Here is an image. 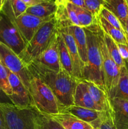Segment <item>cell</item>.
<instances>
[{"label": "cell", "instance_id": "cell-1", "mask_svg": "<svg viewBox=\"0 0 128 129\" xmlns=\"http://www.w3.org/2000/svg\"><path fill=\"white\" fill-rule=\"evenodd\" d=\"M29 71L40 78L51 89L61 109L74 105V96L79 79L68 74L63 68L58 72L46 69L35 62L27 66Z\"/></svg>", "mask_w": 128, "mask_h": 129}, {"label": "cell", "instance_id": "cell-2", "mask_svg": "<svg viewBox=\"0 0 128 129\" xmlns=\"http://www.w3.org/2000/svg\"><path fill=\"white\" fill-rule=\"evenodd\" d=\"M99 28L97 20L94 25L84 28L87 39V62L82 69V79L92 82L105 90L99 48Z\"/></svg>", "mask_w": 128, "mask_h": 129}, {"label": "cell", "instance_id": "cell-3", "mask_svg": "<svg viewBox=\"0 0 128 129\" xmlns=\"http://www.w3.org/2000/svg\"><path fill=\"white\" fill-rule=\"evenodd\" d=\"M57 34V24L54 16L43 24L18 55L25 65L27 66L42 54L48 47Z\"/></svg>", "mask_w": 128, "mask_h": 129}, {"label": "cell", "instance_id": "cell-4", "mask_svg": "<svg viewBox=\"0 0 128 129\" xmlns=\"http://www.w3.org/2000/svg\"><path fill=\"white\" fill-rule=\"evenodd\" d=\"M30 74L28 91L33 107L40 113L49 115L60 113V106L51 89L40 78Z\"/></svg>", "mask_w": 128, "mask_h": 129}, {"label": "cell", "instance_id": "cell-5", "mask_svg": "<svg viewBox=\"0 0 128 129\" xmlns=\"http://www.w3.org/2000/svg\"><path fill=\"white\" fill-rule=\"evenodd\" d=\"M8 129H36L35 108H18L13 104L0 103Z\"/></svg>", "mask_w": 128, "mask_h": 129}, {"label": "cell", "instance_id": "cell-6", "mask_svg": "<svg viewBox=\"0 0 128 129\" xmlns=\"http://www.w3.org/2000/svg\"><path fill=\"white\" fill-rule=\"evenodd\" d=\"M0 42L8 47L18 55L27 45L13 21L2 11L0 14Z\"/></svg>", "mask_w": 128, "mask_h": 129}, {"label": "cell", "instance_id": "cell-7", "mask_svg": "<svg viewBox=\"0 0 128 129\" xmlns=\"http://www.w3.org/2000/svg\"><path fill=\"white\" fill-rule=\"evenodd\" d=\"M99 43L102 57L103 80L104 88L107 94L116 87L120 76V68L115 64L105 46L104 32L99 26Z\"/></svg>", "mask_w": 128, "mask_h": 129}, {"label": "cell", "instance_id": "cell-8", "mask_svg": "<svg viewBox=\"0 0 128 129\" xmlns=\"http://www.w3.org/2000/svg\"><path fill=\"white\" fill-rule=\"evenodd\" d=\"M1 11L13 21L26 44L31 40L33 37L42 26L43 24L55 16L48 18H40L34 15L25 13L18 18H15L7 1H6Z\"/></svg>", "mask_w": 128, "mask_h": 129}, {"label": "cell", "instance_id": "cell-9", "mask_svg": "<svg viewBox=\"0 0 128 129\" xmlns=\"http://www.w3.org/2000/svg\"><path fill=\"white\" fill-rule=\"evenodd\" d=\"M1 62L10 71L16 74L28 89L30 74L27 66L25 65L18 55L11 49L0 42Z\"/></svg>", "mask_w": 128, "mask_h": 129}, {"label": "cell", "instance_id": "cell-10", "mask_svg": "<svg viewBox=\"0 0 128 129\" xmlns=\"http://www.w3.org/2000/svg\"><path fill=\"white\" fill-rule=\"evenodd\" d=\"M8 78L12 94L9 98L13 104L18 108H27L33 107L30 93L21 79L15 74L8 70Z\"/></svg>", "mask_w": 128, "mask_h": 129}, {"label": "cell", "instance_id": "cell-11", "mask_svg": "<svg viewBox=\"0 0 128 129\" xmlns=\"http://www.w3.org/2000/svg\"><path fill=\"white\" fill-rule=\"evenodd\" d=\"M58 31L63 39L70 54L72 63L74 77L79 80L82 79V64L80 60L75 40L70 28L69 26L58 28Z\"/></svg>", "mask_w": 128, "mask_h": 129}, {"label": "cell", "instance_id": "cell-12", "mask_svg": "<svg viewBox=\"0 0 128 129\" xmlns=\"http://www.w3.org/2000/svg\"><path fill=\"white\" fill-rule=\"evenodd\" d=\"M46 69L58 72L61 69L60 62L58 44V34L48 47L33 62Z\"/></svg>", "mask_w": 128, "mask_h": 129}, {"label": "cell", "instance_id": "cell-13", "mask_svg": "<svg viewBox=\"0 0 128 129\" xmlns=\"http://www.w3.org/2000/svg\"><path fill=\"white\" fill-rule=\"evenodd\" d=\"M112 120L115 129H128V101L119 98H109Z\"/></svg>", "mask_w": 128, "mask_h": 129}, {"label": "cell", "instance_id": "cell-14", "mask_svg": "<svg viewBox=\"0 0 128 129\" xmlns=\"http://www.w3.org/2000/svg\"><path fill=\"white\" fill-rule=\"evenodd\" d=\"M61 112H67L85 122L90 123L94 128L97 127L107 112H100L84 107L71 105L61 109Z\"/></svg>", "mask_w": 128, "mask_h": 129}, {"label": "cell", "instance_id": "cell-15", "mask_svg": "<svg viewBox=\"0 0 128 129\" xmlns=\"http://www.w3.org/2000/svg\"><path fill=\"white\" fill-rule=\"evenodd\" d=\"M74 105L103 112L94 102L83 79L78 81L74 96Z\"/></svg>", "mask_w": 128, "mask_h": 129}, {"label": "cell", "instance_id": "cell-16", "mask_svg": "<svg viewBox=\"0 0 128 129\" xmlns=\"http://www.w3.org/2000/svg\"><path fill=\"white\" fill-rule=\"evenodd\" d=\"M86 84L90 95L94 103L104 112L111 114V107L110 100L104 89L99 87L97 84L83 79Z\"/></svg>", "mask_w": 128, "mask_h": 129}, {"label": "cell", "instance_id": "cell-17", "mask_svg": "<svg viewBox=\"0 0 128 129\" xmlns=\"http://www.w3.org/2000/svg\"><path fill=\"white\" fill-rule=\"evenodd\" d=\"M50 116L65 129H95L90 123L84 122L67 112H60L57 114Z\"/></svg>", "mask_w": 128, "mask_h": 129}, {"label": "cell", "instance_id": "cell-18", "mask_svg": "<svg viewBox=\"0 0 128 129\" xmlns=\"http://www.w3.org/2000/svg\"><path fill=\"white\" fill-rule=\"evenodd\" d=\"M69 28L72 33L82 67L84 68L87 62V45L86 34L85 30L84 28L79 26H75V25L69 26Z\"/></svg>", "mask_w": 128, "mask_h": 129}, {"label": "cell", "instance_id": "cell-19", "mask_svg": "<svg viewBox=\"0 0 128 129\" xmlns=\"http://www.w3.org/2000/svg\"><path fill=\"white\" fill-rule=\"evenodd\" d=\"M58 8L54 0H45L43 2L28 8L26 13L40 18L53 17Z\"/></svg>", "mask_w": 128, "mask_h": 129}, {"label": "cell", "instance_id": "cell-20", "mask_svg": "<svg viewBox=\"0 0 128 129\" xmlns=\"http://www.w3.org/2000/svg\"><path fill=\"white\" fill-rule=\"evenodd\" d=\"M104 7L107 9L118 18L124 30L128 20V6L125 0H104Z\"/></svg>", "mask_w": 128, "mask_h": 129}, {"label": "cell", "instance_id": "cell-21", "mask_svg": "<svg viewBox=\"0 0 128 129\" xmlns=\"http://www.w3.org/2000/svg\"><path fill=\"white\" fill-rule=\"evenodd\" d=\"M97 20L98 25L104 33L110 37L117 44H128V40L125 33L110 25L100 15L97 18Z\"/></svg>", "mask_w": 128, "mask_h": 129}, {"label": "cell", "instance_id": "cell-22", "mask_svg": "<svg viewBox=\"0 0 128 129\" xmlns=\"http://www.w3.org/2000/svg\"><path fill=\"white\" fill-rule=\"evenodd\" d=\"M108 96L109 98H119L128 101V69L125 66L120 69V76L117 84Z\"/></svg>", "mask_w": 128, "mask_h": 129}, {"label": "cell", "instance_id": "cell-23", "mask_svg": "<svg viewBox=\"0 0 128 129\" xmlns=\"http://www.w3.org/2000/svg\"><path fill=\"white\" fill-rule=\"evenodd\" d=\"M58 52L60 62L61 68L64 69L68 74L73 75V67L70 54L66 46L65 41L61 35L58 31Z\"/></svg>", "mask_w": 128, "mask_h": 129}, {"label": "cell", "instance_id": "cell-24", "mask_svg": "<svg viewBox=\"0 0 128 129\" xmlns=\"http://www.w3.org/2000/svg\"><path fill=\"white\" fill-rule=\"evenodd\" d=\"M35 125L36 129H65L51 116L40 113L35 108Z\"/></svg>", "mask_w": 128, "mask_h": 129}, {"label": "cell", "instance_id": "cell-25", "mask_svg": "<svg viewBox=\"0 0 128 129\" xmlns=\"http://www.w3.org/2000/svg\"><path fill=\"white\" fill-rule=\"evenodd\" d=\"M104 39L108 52H109V55H110L112 59L115 62V64L118 66V67L120 69L122 67L125 66V61L123 60L122 58L120 56L117 44L110 37L105 34V33H104Z\"/></svg>", "mask_w": 128, "mask_h": 129}, {"label": "cell", "instance_id": "cell-26", "mask_svg": "<svg viewBox=\"0 0 128 129\" xmlns=\"http://www.w3.org/2000/svg\"><path fill=\"white\" fill-rule=\"evenodd\" d=\"M74 10L76 13L79 26L82 28H87L97 23V18H95L91 13L84 8L79 7L72 4Z\"/></svg>", "mask_w": 128, "mask_h": 129}, {"label": "cell", "instance_id": "cell-27", "mask_svg": "<svg viewBox=\"0 0 128 129\" xmlns=\"http://www.w3.org/2000/svg\"><path fill=\"white\" fill-rule=\"evenodd\" d=\"M55 18L58 28L69 27L72 26V24L69 17L65 3L64 5L58 6L57 10L55 14Z\"/></svg>", "mask_w": 128, "mask_h": 129}, {"label": "cell", "instance_id": "cell-28", "mask_svg": "<svg viewBox=\"0 0 128 129\" xmlns=\"http://www.w3.org/2000/svg\"><path fill=\"white\" fill-rule=\"evenodd\" d=\"M0 89L3 91L8 96L12 94L11 86L8 78V70L0 62Z\"/></svg>", "mask_w": 128, "mask_h": 129}, {"label": "cell", "instance_id": "cell-29", "mask_svg": "<svg viewBox=\"0 0 128 129\" xmlns=\"http://www.w3.org/2000/svg\"><path fill=\"white\" fill-rule=\"evenodd\" d=\"M84 7L90 11L95 18L100 15L101 10L104 7V0H84Z\"/></svg>", "mask_w": 128, "mask_h": 129}, {"label": "cell", "instance_id": "cell-30", "mask_svg": "<svg viewBox=\"0 0 128 129\" xmlns=\"http://www.w3.org/2000/svg\"><path fill=\"white\" fill-rule=\"evenodd\" d=\"M15 18H18L26 13L28 6L21 0H6Z\"/></svg>", "mask_w": 128, "mask_h": 129}, {"label": "cell", "instance_id": "cell-31", "mask_svg": "<svg viewBox=\"0 0 128 129\" xmlns=\"http://www.w3.org/2000/svg\"><path fill=\"white\" fill-rule=\"evenodd\" d=\"M100 15L102 17L104 18L107 21H108L110 25L114 26V27H115L116 28L120 30V31L125 33V31H124L121 23H120V22L119 21V20H118L117 18L114 14L112 13L110 11H109L107 9L103 7L102 9L101 10V11H100V15Z\"/></svg>", "mask_w": 128, "mask_h": 129}, {"label": "cell", "instance_id": "cell-32", "mask_svg": "<svg viewBox=\"0 0 128 129\" xmlns=\"http://www.w3.org/2000/svg\"><path fill=\"white\" fill-rule=\"evenodd\" d=\"M95 129H115L112 120L111 116L109 113H106L102 119L101 122Z\"/></svg>", "mask_w": 128, "mask_h": 129}, {"label": "cell", "instance_id": "cell-33", "mask_svg": "<svg viewBox=\"0 0 128 129\" xmlns=\"http://www.w3.org/2000/svg\"><path fill=\"white\" fill-rule=\"evenodd\" d=\"M65 6H66L67 10L69 17L70 18V20L72 25L80 26H79V20H78L77 16L76 13H75V10L73 8L72 4L70 3H65Z\"/></svg>", "mask_w": 128, "mask_h": 129}, {"label": "cell", "instance_id": "cell-34", "mask_svg": "<svg viewBox=\"0 0 128 129\" xmlns=\"http://www.w3.org/2000/svg\"><path fill=\"white\" fill-rule=\"evenodd\" d=\"M120 56L125 62L128 59V44H117Z\"/></svg>", "mask_w": 128, "mask_h": 129}, {"label": "cell", "instance_id": "cell-35", "mask_svg": "<svg viewBox=\"0 0 128 129\" xmlns=\"http://www.w3.org/2000/svg\"><path fill=\"white\" fill-rule=\"evenodd\" d=\"M0 103H10L13 104L8 96L1 89H0Z\"/></svg>", "mask_w": 128, "mask_h": 129}, {"label": "cell", "instance_id": "cell-36", "mask_svg": "<svg viewBox=\"0 0 128 129\" xmlns=\"http://www.w3.org/2000/svg\"><path fill=\"white\" fill-rule=\"evenodd\" d=\"M21 1H23L27 5L28 7H30V6L38 5V4L45 1V0H21Z\"/></svg>", "mask_w": 128, "mask_h": 129}, {"label": "cell", "instance_id": "cell-37", "mask_svg": "<svg viewBox=\"0 0 128 129\" xmlns=\"http://www.w3.org/2000/svg\"><path fill=\"white\" fill-rule=\"evenodd\" d=\"M0 129H8L5 121V116L1 108H0Z\"/></svg>", "mask_w": 128, "mask_h": 129}, {"label": "cell", "instance_id": "cell-38", "mask_svg": "<svg viewBox=\"0 0 128 129\" xmlns=\"http://www.w3.org/2000/svg\"><path fill=\"white\" fill-rule=\"evenodd\" d=\"M65 3H70L75 5V6L85 8L84 0H65Z\"/></svg>", "mask_w": 128, "mask_h": 129}, {"label": "cell", "instance_id": "cell-39", "mask_svg": "<svg viewBox=\"0 0 128 129\" xmlns=\"http://www.w3.org/2000/svg\"><path fill=\"white\" fill-rule=\"evenodd\" d=\"M124 31H125V34L127 38H128V20H127L126 23H125V26H124Z\"/></svg>", "mask_w": 128, "mask_h": 129}, {"label": "cell", "instance_id": "cell-40", "mask_svg": "<svg viewBox=\"0 0 128 129\" xmlns=\"http://www.w3.org/2000/svg\"><path fill=\"white\" fill-rule=\"evenodd\" d=\"M55 1L58 6V5H64L65 3V0H55Z\"/></svg>", "mask_w": 128, "mask_h": 129}, {"label": "cell", "instance_id": "cell-41", "mask_svg": "<svg viewBox=\"0 0 128 129\" xmlns=\"http://www.w3.org/2000/svg\"><path fill=\"white\" fill-rule=\"evenodd\" d=\"M6 1V0H0V10H2L3 8Z\"/></svg>", "mask_w": 128, "mask_h": 129}, {"label": "cell", "instance_id": "cell-42", "mask_svg": "<svg viewBox=\"0 0 128 129\" xmlns=\"http://www.w3.org/2000/svg\"><path fill=\"white\" fill-rule=\"evenodd\" d=\"M127 40H128V38H127ZM125 62V67H126L127 69H128V59L127 60L126 62Z\"/></svg>", "mask_w": 128, "mask_h": 129}, {"label": "cell", "instance_id": "cell-43", "mask_svg": "<svg viewBox=\"0 0 128 129\" xmlns=\"http://www.w3.org/2000/svg\"><path fill=\"white\" fill-rule=\"evenodd\" d=\"M125 1L126 2L127 5V6H128V0H125Z\"/></svg>", "mask_w": 128, "mask_h": 129}, {"label": "cell", "instance_id": "cell-44", "mask_svg": "<svg viewBox=\"0 0 128 129\" xmlns=\"http://www.w3.org/2000/svg\"><path fill=\"white\" fill-rule=\"evenodd\" d=\"M1 10H0V14H1Z\"/></svg>", "mask_w": 128, "mask_h": 129}, {"label": "cell", "instance_id": "cell-45", "mask_svg": "<svg viewBox=\"0 0 128 129\" xmlns=\"http://www.w3.org/2000/svg\"><path fill=\"white\" fill-rule=\"evenodd\" d=\"M0 62H1V60H0Z\"/></svg>", "mask_w": 128, "mask_h": 129}]
</instances>
